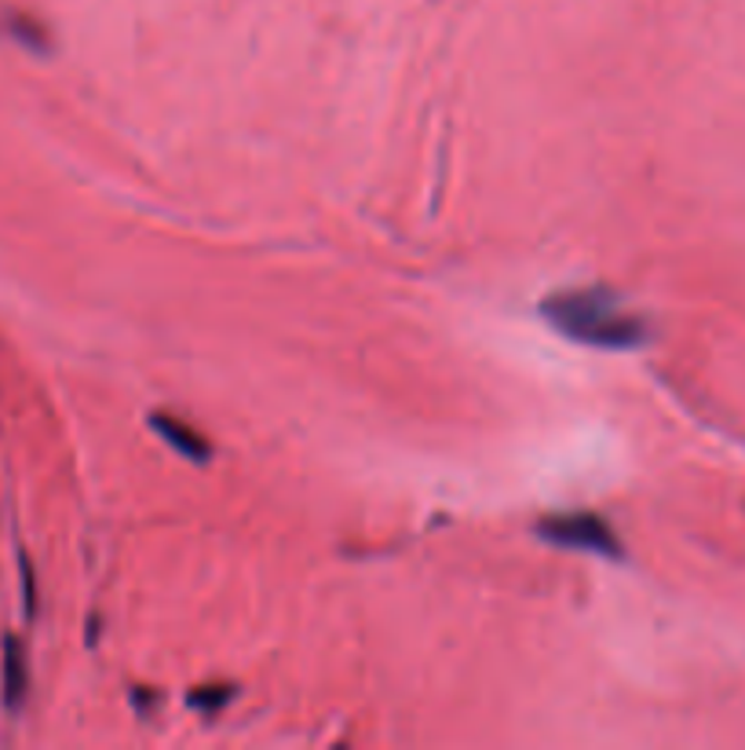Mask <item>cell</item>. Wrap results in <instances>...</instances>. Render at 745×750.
<instances>
[{
    "instance_id": "6da1fadb",
    "label": "cell",
    "mask_w": 745,
    "mask_h": 750,
    "mask_svg": "<svg viewBox=\"0 0 745 750\" xmlns=\"http://www.w3.org/2000/svg\"><path fill=\"white\" fill-rule=\"evenodd\" d=\"M545 316L563 337L588 348H607V352H633L651 344V322L633 316L622 297L607 286H588V290H563L541 300Z\"/></svg>"
},
{
    "instance_id": "7a4b0ae2",
    "label": "cell",
    "mask_w": 745,
    "mask_h": 750,
    "mask_svg": "<svg viewBox=\"0 0 745 750\" xmlns=\"http://www.w3.org/2000/svg\"><path fill=\"white\" fill-rule=\"evenodd\" d=\"M537 539L555 549H574L607 560H625V546L600 512H555L537 523Z\"/></svg>"
},
{
    "instance_id": "3957f363",
    "label": "cell",
    "mask_w": 745,
    "mask_h": 750,
    "mask_svg": "<svg viewBox=\"0 0 745 750\" xmlns=\"http://www.w3.org/2000/svg\"><path fill=\"white\" fill-rule=\"evenodd\" d=\"M150 429H154L161 440L175 450V454L191 458V461H198V466H205V461L212 458V443L194 429V424H187V421L172 418V414H154V418H150Z\"/></svg>"
},
{
    "instance_id": "277c9868",
    "label": "cell",
    "mask_w": 745,
    "mask_h": 750,
    "mask_svg": "<svg viewBox=\"0 0 745 750\" xmlns=\"http://www.w3.org/2000/svg\"><path fill=\"white\" fill-rule=\"evenodd\" d=\"M27 689H30L27 652H22V644L16 637H8L4 641V703L11 710H19L22 699H27Z\"/></svg>"
},
{
    "instance_id": "5b68a950",
    "label": "cell",
    "mask_w": 745,
    "mask_h": 750,
    "mask_svg": "<svg viewBox=\"0 0 745 750\" xmlns=\"http://www.w3.org/2000/svg\"><path fill=\"white\" fill-rule=\"evenodd\" d=\"M234 699V689L231 684H205V689H198L194 696H191V707L194 710H201L205 718H217L220 710L231 703Z\"/></svg>"
}]
</instances>
